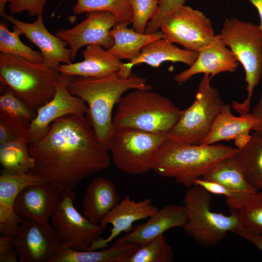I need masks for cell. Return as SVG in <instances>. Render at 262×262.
Returning <instances> with one entry per match:
<instances>
[{"instance_id":"1","label":"cell","mask_w":262,"mask_h":262,"mask_svg":"<svg viewBox=\"0 0 262 262\" xmlns=\"http://www.w3.org/2000/svg\"><path fill=\"white\" fill-rule=\"evenodd\" d=\"M29 149L34 161L31 171L62 192L73 190L83 180L108 168L112 161L86 115L56 119Z\"/></svg>"},{"instance_id":"2","label":"cell","mask_w":262,"mask_h":262,"mask_svg":"<svg viewBox=\"0 0 262 262\" xmlns=\"http://www.w3.org/2000/svg\"><path fill=\"white\" fill-rule=\"evenodd\" d=\"M60 78L69 92L87 105L86 116L98 140L108 150L114 131L113 112L115 106L128 91L152 89L145 78L134 74L124 77L116 72L100 78L61 74Z\"/></svg>"},{"instance_id":"3","label":"cell","mask_w":262,"mask_h":262,"mask_svg":"<svg viewBox=\"0 0 262 262\" xmlns=\"http://www.w3.org/2000/svg\"><path fill=\"white\" fill-rule=\"evenodd\" d=\"M238 148L221 144L193 145L166 139L159 148L152 170L190 188L217 163Z\"/></svg>"},{"instance_id":"4","label":"cell","mask_w":262,"mask_h":262,"mask_svg":"<svg viewBox=\"0 0 262 262\" xmlns=\"http://www.w3.org/2000/svg\"><path fill=\"white\" fill-rule=\"evenodd\" d=\"M151 89H135L122 97L113 118L114 130L130 128L167 134L173 128L182 110Z\"/></svg>"},{"instance_id":"5","label":"cell","mask_w":262,"mask_h":262,"mask_svg":"<svg viewBox=\"0 0 262 262\" xmlns=\"http://www.w3.org/2000/svg\"><path fill=\"white\" fill-rule=\"evenodd\" d=\"M61 74L43 64L0 53V82L10 88L26 106L36 110L54 97Z\"/></svg>"},{"instance_id":"6","label":"cell","mask_w":262,"mask_h":262,"mask_svg":"<svg viewBox=\"0 0 262 262\" xmlns=\"http://www.w3.org/2000/svg\"><path fill=\"white\" fill-rule=\"evenodd\" d=\"M219 38L230 49L245 72L246 98L243 102L231 101L240 115L250 111L254 89L262 77V33L259 25L233 17L226 19Z\"/></svg>"},{"instance_id":"7","label":"cell","mask_w":262,"mask_h":262,"mask_svg":"<svg viewBox=\"0 0 262 262\" xmlns=\"http://www.w3.org/2000/svg\"><path fill=\"white\" fill-rule=\"evenodd\" d=\"M211 194L200 186L188 188L183 199L187 221L183 228L186 234L205 247L217 246L229 232L241 224L237 212L229 215L211 209Z\"/></svg>"},{"instance_id":"8","label":"cell","mask_w":262,"mask_h":262,"mask_svg":"<svg viewBox=\"0 0 262 262\" xmlns=\"http://www.w3.org/2000/svg\"><path fill=\"white\" fill-rule=\"evenodd\" d=\"M166 134L130 128L114 130L108 146L112 161L120 171L138 175L152 170Z\"/></svg>"},{"instance_id":"9","label":"cell","mask_w":262,"mask_h":262,"mask_svg":"<svg viewBox=\"0 0 262 262\" xmlns=\"http://www.w3.org/2000/svg\"><path fill=\"white\" fill-rule=\"evenodd\" d=\"M226 104L217 89L211 85L210 76L203 74L194 101L182 110L177 123L166 134V139L199 145Z\"/></svg>"},{"instance_id":"10","label":"cell","mask_w":262,"mask_h":262,"mask_svg":"<svg viewBox=\"0 0 262 262\" xmlns=\"http://www.w3.org/2000/svg\"><path fill=\"white\" fill-rule=\"evenodd\" d=\"M160 29L164 38L197 52L216 38L210 19L201 11L184 4L167 13Z\"/></svg>"},{"instance_id":"11","label":"cell","mask_w":262,"mask_h":262,"mask_svg":"<svg viewBox=\"0 0 262 262\" xmlns=\"http://www.w3.org/2000/svg\"><path fill=\"white\" fill-rule=\"evenodd\" d=\"M76 198L73 190L63 192L50 221L63 245L73 250H86L101 237L107 225L90 222L75 207Z\"/></svg>"},{"instance_id":"12","label":"cell","mask_w":262,"mask_h":262,"mask_svg":"<svg viewBox=\"0 0 262 262\" xmlns=\"http://www.w3.org/2000/svg\"><path fill=\"white\" fill-rule=\"evenodd\" d=\"M13 245L20 262H50L62 244L51 224L24 219Z\"/></svg>"},{"instance_id":"13","label":"cell","mask_w":262,"mask_h":262,"mask_svg":"<svg viewBox=\"0 0 262 262\" xmlns=\"http://www.w3.org/2000/svg\"><path fill=\"white\" fill-rule=\"evenodd\" d=\"M86 16L84 20L74 27L59 30L56 33L69 46L72 61L82 47L96 44L108 49L114 44L110 32L118 22L116 17L107 12L87 13Z\"/></svg>"},{"instance_id":"14","label":"cell","mask_w":262,"mask_h":262,"mask_svg":"<svg viewBox=\"0 0 262 262\" xmlns=\"http://www.w3.org/2000/svg\"><path fill=\"white\" fill-rule=\"evenodd\" d=\"M61 76V75H60ZM88 107L79 97L71 94L60 77L54 97L36 111L28 129L29 144L41 139L56 119L67 115L86 116Z\"/></svg>"},{"instance_id":"15","label":"cell","mask_w":262,"mask_h":262,"mask_svg":"<svg viewBox=\"0 0 262 262\" xmlns=\"http://www.w3.org/2000/svg\"><path fill=\"white\" fill-rule=\"evenodd\" d=\"M2 16L18 28L22 34L40 49L44 58L42 64L46 66L57 70L61 64L71 63V51L67 48V44L47 30L42 15L38 16L32 23L24 22L5 13Z\"/></svg>"},{"instance_id":"16","label":"cell","mask_w":262,"mask_h":262,"mask_svg":"<svg viewBox=\"0 0 262 262\" xmlns=\"http://www.w3.org/2000/svg\"><path fill=\"white\" fill-rule=\"evenodd\" d=\"M158 210L150 198L136 201L126 195L99 223L104 225H112L109 235L106 238L100 237L86 250L106 248L121 233H128L131 231L135 222L148 218Z\"/></svg>"},{"instance_id":"17","label":"cell","mask_w":262,"mask_h":262,"mask_svg":"<svg viewBox=\"0 0 262 262\" xmlns=\"http://www.w3.org/2000/svg\"><path fill=\"white\" fill-rule=\"evenodd\" d=\"M62 194V192L47 182L31 185L17 196L14 209L24 219L42 225L48 224Z\"/></svg>"},{"instance_id":"18","label":"cell","mask_w":262,"mask_h":262,"mask_svg":"<svg viewBox=\"0 0 262 262\" xmlns=\"http://www.w3.org/2000/svg\"><path fill=\"white\" fill-rule=\"evenodd\" d=\"M239 64L230 49L216 34L214 40L198 52L193 64L177 74L174 79L177 82L184 83L200 73L209 75L211 79L221 72H235Z\"/></svg>"},{"instance_id":"19","label":"cell","mask_w":262,"mask_h":262,"mask_svg":"<svg viewBox=\"0 0 262 262\" xmlns=\"http://www.w3.org/2000/svg\"><path fill=\"white\" fill-rule=\"evenodd\" d=\"M258 119L251 113L235 116L229 104L225 106L215 119L211 129L199 145H210L220 141L234 140L237 148L244 146L250 140V134Z\"/></svg>"},{"instance_id":"20","label":"cell","mask_w":262,"mask_h":262,"mask_svg":"<svg viewBox=\"0 0 262 262\" xmlns=\"http://www.w3.org/2000/svg\"><path fill=\"white\" fill-rule=\"evenodd\" d=\"M187 215L183 205H168L150 216L147 221L136 226L114 243L142 245L173 228H183Z\"/></svg>"},{"instance_id":"21","label":"cell","mask_w":262,"mask_h":262,"mask_svg":"<svg viewBox=\"0 0 262 262\" xmlns=\"http://www.w3.org/2000/svg\"><path fill=\"white\" fill-rule=\"evenodd\" d=\"M197 55V52L180 49L174 43L161 38L146 45L134 59L123 63L118 73L122 77H129L132 74V67L141 64L157 68L165 62H180L190 66L196 60Z\"/></svg>"},{"instance_id":"22","label":"cell","mask_w":262,"mask_h":262,"mask_svg":"<svg viewBox=\"0 0 262 262\" xmlns=\"http://www.w3.org/2000/svg\"><path fill=\"white\" fill-rule=\"evenodd\" d=\"M82 55V61L61 64L57 69L58 72L66 76L100 78L118 72L123 64L99 45L86 46Z\"/></svg>"},{"instance_id":"23","label":"cell","mask_w":262,"mask_h":262,"mask_svg":"<svg viewBox=\"0 0 262 262\" xmlns=\"http://www.w3.org/2000/svg\"><path fill=\"white\" fill-rule=\"evenodd\" d=\"M119 201V194L114 182L106 178H96L86 188L82 213L92 224L98 225Z\"/></svg>"},{"instance_id":"24","label":"cell","mask_w":262,"mask_h":262,"mask_svg":"<svg viewBox=\"0 0 262 262\" xmlns=\"http://www.w3.org/2000/svg\"><path fill=\"white\" fill-rule=\"evenodd\" d=\"M130 24L129 22H118L110 32L114 44L107 50L120 60L134 59L148 43L164 37L160 30L150 34L139 33L128 28Z\"/></svg>"},{"instance_id":"25","label":"cell","mask_w":262,"mask_h":262,"mask_svg":"<svg viewBox=\"0 0 262 262\" xmlns=\"http://www.w3.org/2000/svg\"><path fill=\"white\" fill-rule=\"evenodd\" d=\"M139 245L114 243L109 248L95 250H76L62 244L50 262H125Z\"/></svg>"},{"instance_id":"26","label":"cell","mask_w":262,"mask_h":262,"mask_svg":"<svg viewBox=\"0 0 262 262\" xmlns=\"http://www.w3.org/2000/svg\"><path fill=\"white\" fill-rule=\"evenodd\" d=\"M201 179L220 184L247 201L258 192L247 181L235 155L217 163Z\"/></svg>"},{"instance_id":"27","label":"cell","mask_w":262,"mask_h":262,"mask_svg":"<svg viewBox=\"0 0 262 262\" xmlns=\"http://www.w3.org/2000/svg\"><path fill=\"white\" fill-rule=\"evenodd\" d=\"M235 157L248 182L258 191H262V134L253 131Z\"/></svg>"},{"instance_id":"28","label":"cell","mask_w":262,"mask_h":262,"mask_svg":"<svg viewBox=\"0 0 262 262\" xmlns=\"http://www.w3.org/2000/svg\"><path fill=\"white\" fill-rule=\"evenodd\" d=\"M46 182L32 171L15 172L2 169L0 174V205L14 208L19 194L28 186Z\"/></svg>"},{"instance_id":"29","label":"cell","mask_w":262,"mask_h":262,"mask_svg":"<svg viewBox=\"0 0 262 262\" xmlns=\"http://www.w3.org/2000/svg\"><path fill=\"white\" fill-rule=\"evenodd\" d=\"M0 163L2 169L28 172L33 169L34 161L27 140H16L0 144Z\"/></svg>"},{"instance_id":"30","label":"cell","mask_w":262,"mask_h":262,"mask_svg":"<svg viewBox=\"0 0 262 262\" xmlns=\"http://www.w3.org/2000/svg\"><path fill=\"white\" fill-rule=\"evenodd\" d=\"M13 31L9 30L3 23L0 24V51L15 55L29 61L42 64L44 58L41 52L36 51L24 44L20 39L21 31L13 25Z\"/></svg>"},{"instance_id":"31","label":"cell","mask_w":262,"mask_h":262,"mask_svg":"<svg viewBox=\"0 0 262 262\" xmlns=\"http://www.w3.org/2000/svg\"><path fill=\"white\" fill-rule=\"evenodd\" d=\"M131 0H77L72 8L76 15L93 12H107L114 15L118 22L131 23Z\"/></svg>"},{"instance_id":"32","label":"cell","mask_w":262,"mask_h":262,"mask_svg":"<svg viewBox=\"0 0 262 262\" xmlns=\"http://www.w3.org/2000/svg\"><path fill=\"white\" fill-rule=\"evenodd\" d=\"M174 257L172 246L162 234L139 246L125 262H172Z\"/></svg>"},{"instance_id":"33","label":"cell","mask_w":262,"mask_h":262,"mask_svg":"<svg viewBox=\"0 0 262 262\" xmlns=\"http://www.w3.org/2000/svg\"><path fill=\"white\" fill-rule=\"evenodd\" d=\"M30 121L0 111V144L16 140H28Z\"/></svg>"},{"instance_id":"34","label":"cell","mask_w":262,"mask_h":262,"mask_svg":"<svg viewBox=\"0 0 262 262\" xmlns=\"http://www.w3.org/2000/svg\"><path fill=\"white\" fill-rule=\"evenodd\" d=\"M237 215L242 226L262 234V191L253 195Z\"/></svg>"},{"instance_id":"35","label":"cell","mask_w":262,"mask_h":262,"mask_svg":"<svg viewBox=\"0 0 262 262\" xmlns=\"http://www.w3.org/2000/svg\"><path fill=\"white\" fill-rule=\"evenodd\" d=\"M158 0H131V23L137 32L144 33L147 24L157 13Z\"/></svg>"},{"instance_id":"36","label":"cell","mask_w":262,"mask_h":262,"mask_svg":"<svg viewBox=\"0 0 262 262\" xmlns=\"http://www.w3.org/2000/svg\"><path fill=\"white\" fill-rule=\"evenodd\" d=\"M0 111L13 116L26 119L30 122L36 114L8 86L0 96Z\"/></svg>"},{"instance_id":"37","label":"cell","mask_w":262,"mask_h":262,"mask_svg":"<svg viewBox=\"0 0 262 262\" xmlns=\"http://www.w3.org/2000/svg\"><path fill=\"white\" fill-rule=\"evenodd\" d=\"M195 185L200 186L211 194L225 196L230 211L238 212L248 201L218 183L200 178L196 180Z\"/></svg>"},{"instance_id":"38","label":"cell","mask_w":262,"mask_h":262,"mask_svg":"<svg viewBox=\"0 0 262 262\" xmlns=\"http://www.w3.org/2000/svg\"><path fill=\"white\" fill-rule=\"evenodd\" d=\"M24 218L15 211L14 208L0 205V234L15 237Z\"/></svg>"},{"instance_id":"39","label":"cell","mask_w":262,"mask_h":262,"mask_svg":"<svg viewBox=\"0 0 262 262\" xmlns=\"http://www.w3.org/2000/svg\"><path fill=\"white\" fill-rule=\"evenodd\" d=\"M185 0H160L158 11L149 21L146 28V33L150 34L159 31L164 17L174 8L184 5Z\"/></svg>"},{"instance_id":"40","label":"cell","mask_w":262,"mask_h":262,"mask_svg":"<svg viewBox=\"0 0 262 262\" xmlns=\"http://www.w3.org/2000/svg\"><path fill=\"white\" fill-rule=\"evenodd\" d=\"M47 0H12L9 3L11 15L27 11L31 16L42 15Z\"/></svg>"},{"instance_id":"41","label":"cell","mask_w":262,"mask_h":262,"mask_svg":"<svg viewBox=\"0 0 262 262\" xmlns=\"http://www.w3.org/2000/svg\"><path fill=\"white\" fill-rule=\"evenodd\" d=\"M19 262L13 245V237L0 236V262Z\"/></svg>"},{"instance_id":"42","label":"cell","mask_w":262,"mask_h":262,"mask_svg":"<svg viewBox=\"0 0 262 262\" xmlns=\"http://www.w3.org/2000/svg\"><path fill=\"white\" fill-rule=\"evenodd\" d=\"M231 232L250 242L262 252V234L251 230L240 224Z\"/></svg>"},{"instance_id":"43","label":"cell","mask_w":262,"mask_h":262,"mask_svg":"<svg viewBox=\"0 0 262 262\" xmlns=\"http://www.w3.org/2000/svg\"><path fill=\"white\" fill-rule=\"evenodd\" d=\"M252 113L258 119L252 131L262 134V90L258 102L254 105Z\"/></svg>"},{"instance_id":"44","label":"cell","mask_w":262,"mask_h":262,"mask_svg":"<svg viewBox=\"0 0 262 262\" xmlns=\"http://www.w3.org/2000/svg\"><path fill=\"white\" fill-rule=\"evenodd\" d=\"M249 1L258 10L260 23L259 25L262 33V0H247Z\"/></svg>"},{"instance_id":"45","label":"cell","mask_w":262,"mask_h":262,"mask_svg":"<svg viewBox=\"0 0 262 262\" xmlns=\"http://www.w3.org/2000/svg\"><path fill=\"white\" fill-rule=\"evenodd\" d=\"M12 0H0V15L2 16L5 13V6L7 3H9Z\"/></svg>"},{"instance_id":"46","label":"cell","mask_w":262,"mask_h":262,"mask_svg":"<svg viewBox=\"0 0 262 262\" xmlns=\"http://www.w3.org/2000/svg\"><path fill=\"white\" fill-rule=\"evenodd\" d=\"M158 0L159 1L160 0Z\"/></svg>"}]
</instances>
